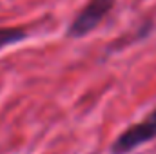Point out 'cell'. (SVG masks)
I'll list each match as a JSON object with an SVG mask.
<instances>
[{"label":"cell","instance_id":"obj_1","mask_svg":"<svg viewBox=\"0 0 156 154\" xmlns=\"http://www.w3.org/2000/svg\"><path fill=\"white\" fill-rule=\"evenodd\" d=\"M115 4H116V0H89L87 5L69 24L67 37L69 38H83V37L91 35L104 22V18L111 13Z\"/></svg>","mask_w":156,"mask_h":154},{"label":"cell","instance_id":"obj_2","mask_svg":"<svg viewBox=\"0 0 156 154\" xmlns=\"http://www.w3.org/2000/svg\"><path fill=\"white\" fill-rule=\"evenodd\" d=\"M156 138V109L144 121L127 127L111 145V154H131Z\"/></svg>","mask_w":156,"mask_h":154},{"label":"cell","instance_id":"obj_3","mask_svg":"<svg viewBox=\"0 0 156 154\" xmlns=\"http://www.w3.org/2000/svg\"><path fill=\"white\" fill-rule=\"evenodd\" d=\"M27 38V31L22 27H2L0 29V51Z\"/></svg>","mask_w":156,"mask_h":154}]
</instances>
